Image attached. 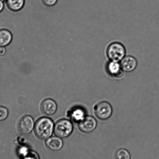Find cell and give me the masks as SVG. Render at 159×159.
I'll return each mask as SVG.
<instances>
[{"mask_svg":"<svg viewBox=\"0 0 159 159\" xmlns=\"http://www.w3.org/2000/svg\"><path fill=\"white\" fill-rule=\"evenodd\" d=\"M54 129V123L50 118L44 117L39 119L34 126L35 135L41 139H46L52 135Z\"/></svg>","mask_w":159,"mask_h":159,"instance_id":"obj_1","label":"cell"},{"mask_svg":"<svg viewBox=\"0 0 159 159\" xmlns=\"http://www.w3.org/2000/svg\"><path fill=\"white\" fill-rule=\"evenodd\" d=\"M126 52L124 45L118 42H114L108 46L106 53L109 61L120 62L125 57Z\"/></svg>","mask_w":159,"mask_h":159,"instance_id":"obj_2","label":"cell"},{"mask_svg":"<svg viewBox=\"0 0 159 159\" xmlns=\"http://www.w3.org/2000/svg\"><path fill=\"white\" fill-rule=\"evenodd\" d=\"M73 129V125L69 120L63 119L59 120L54 126L55 134L58 137L66 138L72 133Z\"/></svg>","mask_w":159,"mask_h":159,"instance_id":"obj_3","label":"cell"},{"mask_svg":"<svg viewBox=\"0 0 159 159\" xmlns=\"http://www.w3.org/2000/svg\"><path fill=\"white\" fill-rule=\"evenodd\" d=\"M112 112L111 106L107 102H101L96 105L95 108V115L100 120L108 119L112 115Z\"/></svg>","mask_w":159,"mask_h":159,"instance_id":"obj_4","label":"cell"},{"mask_svg":"<svg viewBox=\"0 0 159 159\" xmlns=\"http://www.w3.org/2000/svg\"><path fill=\"white\" fill-rule=\"evenodd\" d=\"M34 126L33 118L30 116H25L20 120L18 124V130L23 135H27L31 132Z\"/></svg>","mask_w":159,"mask_h":159,"instance_id":"obj_5","label":"cell"},{"mask_svg":"<svg viewBox=\"0 0 159 159\" xmlns=\"http://www.w3.org/2000/svg\"><path fill=\"white\" fill-rule=\"evenodd\" d=\"M97 126V122L92 116H88L80 121L78 125L79 129L82 132L88 133L93 131Z\"/></svg>","mask_w":159,"mask_h":159,"instance_id":"obj_6","label":"cell"},{"mask_svg":"<svg viewBox=\"0 0 159 159\" xmlns=\"http://www.w3.org/2000/svg\"><path fill=\"white\" fill-rule=\"evenodd\" d=\"M106 70L109 74L116 78H121L124 71L122 68L120 63L109 61L106 65Z\"/></svg>","mask_w":159,"mask_h":159,"instance_id":"obj_7","label":"cell"},{"mask_svg":"<svg viewBox=\"0 0 159 159\" xmlns=\"http://www.w3.org/2000/svg\"><path fill=\"white\" fill-rule=\"evenodd\" d=\"M57 105L54 100L51 99H47L42 103L41 109L43 113L47 116H52L56 112Z\"/></svg>","mask_w":159,"mask_h":159,"instance_id":"obj_8","label":"cell"},{"mask_svg":"<svg viewBox=\"0 0 159 159\" xmlns=\"http://www.w3.org/2000/svg\"><path fill=\"white\" fill-rule=\"evenodd\" d=\"M122 68L124 71L130 72L135 70L137 66V61L134 57L125 56L121 61Z\"/></svg>","mask_w":159,"mask_h":159,"instance_id":"obj_9","label":"cell"},{"mask_svg":"<svg viewBox=\"0 0 159 159\" xmlns=\"http://www.w3.org/2000/svg\"><path fill=\"white\" fill-rule=\"evenodd\" d=\"M46 145L48 149L54 152L60 150L62 148L63 143L59 137H49L46 141Z\"/></svg>","mask_w":159,"mask_h":159,"instance_id":"obj_10","label":"cell"},{"mask_svg":"<svg viewBox=\"0 0 159 159\" xmlns=\"http://www.w3.org/2000/svg\"><path fill=\"white\" fill-rule=\"evenodd\" d=\"M13 39L11 32L7 29H0V46L5 47L10 44Z\"/></svg>","mask_w":159,"mask_h":159,"instance_id":"obj_11","label":"cell"},{"mask_svg":"<svg viewBox=\"0 0 159 159\" xmlns=\"http://www.w3.org/2000/svg\"><path fill=\"white\" fill-rule=\"evenodd\" d=\"M6 4L9 10L18 11L24 7L25 0H6Z\"/></svg>","mask_w":159,"mask_h":159,"instance_id":"obj_12","label":"cell"},{"mask_svg":"<svg viewBox=\"0 0 159 159\" xmlns=\"http://www.w3.org/2000/svg\"><path fill=\"white\" fill-rule=\"evenodd\" d=\"M84 112L80 109H75L71 114L72 120L75 122L81 121L84 119Z\"/></svg>","mask_w":159,"mask_h":159,"instance_id":"obj_13","label":"cell"},{"mask_svg":"<svg viewBox=\"0 0 159 159\" xmlns=\"http://www.w3.org/2000/svg\"><path fill=\"white\" fill-rule=\"evenodd\" d=\"M116 159H131V156L129 151L123 149H120L115 154Z\"/></svg>","mask_w":159,"mask_h":159,"instance_id":"obj_14","label":"cell"},{"mask_svg":"<svg viewBox=\"0 0 159 159\" xmlns=\"http://www.w3.org/2000/svg\"><path fill=\"white\" fill-rule=\"evenodd\" d=\"M8 111L7 108L0 106V122L5 120L8 116Z\"/></svg>","mask_w":159,"mask_h":159,"instance_id":"obj_15","label":"cell"},{"mask_svg":"<svg viewBox=\"0 0 159 159\" xmlns=\"http://www.w3.org/2000/svg\"><path fill=\"white\" fill-rule=\"evenodd\" d=\"M23 159H39V157L34 151H29L27 154L23 157Z\"/></svg>","mask_w":159,"mask_h":159,"instance_id":"obj_16","label":"cell"},{"mask_svg":"<svg viewBox=\"0 0 159 159\" xmlns=\"http://www.w3.org/2000/svg\"><path fill=\"white\" fill-rule=\"evenodd\" d=\"M44 5L48 7H52L57 4L58 0H42Z\"/></svg>","mask_w":159,"mask_h":159,"instance_id":"obj_17","label":"cell"},{"mask_svg":"<svg viewBox=\"0 0 159 159\" xmlns=\"http://www.w3.org/2000/svg\"><path fill=\"white\" fill-rule=\"evenodd\" d=\"M27 148H22L20 149L19 154L23 157L26 155L29 152Z\"/></svg>","mask_w":159,"mask_h":159,"instance_id":"obj_18","label":"cell"},{"mask_svg":"<svg viewBox=\"0 0 159 159\" xmlns=\"http://www.w3.org/2000/svg\"><path fill=\"white\" fill-rule=\"evenodd\" d=\"M6 52L5 48L2 46H0V57L3 56L5 54Z\"/></svg>","mask_w":159,"mask_h":159,"instance_id":"obj_19","label":"cell"},{"mask_svg":"<svg viewBox=\"0 0 159 159\" xmlns=\"http://www.w3.org/2000/svg\"><path fill=\"white\" fill-rule=\"evenodd\" d=\"M4 8V4L2 0H0V13L2 11Z\"/></svg>","mask_w":159,"mask_h":159,"instance_id":"obj_20","label":"cell"}]
</instances>
